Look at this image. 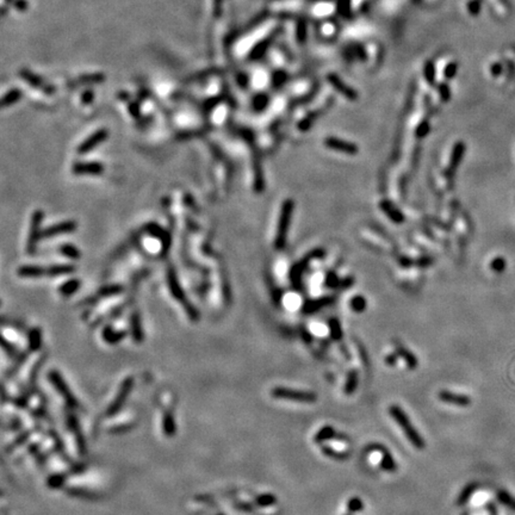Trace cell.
<instances>
[{"label": "cell", "mask_w": 515, "mask_h": 515, "mask_svg": "<svg viewBox=\"0 0 515 515\" xmlns=\"http://www.w3.org/2000/svg\"><path fill=\"white\" fill-rule=\"evenodd\" d=\"M388 413L391 417H393L395 423L397 424V426L401 428V431L403 432L407 440L409 441L416 450L423 451L424 448L426 447V443H425L424 437L420 434V432L416 430V427L414 426L413 423H411L409 416H408L407 413L403 410V408H401L400 405L397 404H393L388 408Z\"/></svg>", "instance_id": "6da1fadb"}, {"label": "cell", "mask_w": 515, "mask_h": 515, "mask_svg": "<svg viewBox=\"0 0 515 515\" xmlns=\"http://www.w3.org/2000/svg\"><path fill=\"white\" fill-rule=\"evenodd\" d=\"M271 396L277 400H288L298 403L314 404L317 401V395L309 390H298L287 387H274L271 390Z\"/></svg>", "instance_id": "7a4b0ae2"}, {"label": "cell", "mask_w": 515, "mask_h": 515, "mask_svg": "<svg viewBox=\"0 0 515 515\" xmlns=\"http://www.w3.org/2000/svg\"><path fill=\"white\" fill-rule=\"evenodd\" d=\"M295 203L292 199H287L283 203V207H282L280 216H279V222H278V229H277V235H275V242L274 247L275 249H283L287 245V238L289 232V227H290L291 223V217L292 212H294Z\"/></svg>", "instance_id": "3957f363"}, {"label": "cell", "mask_w": 515, "mask_h": 515, "mask_svg": "<svg viewBox=\"0 0 515 515\" xmlns=\"http://www.w3.org/2000/svg\"><path fill=\"white\" fill-rule=\"evenodd\" d=\"M134 383H135V381L132 377H127L125 380H123V382L121 383V387H119L115 398L112 400L111 403L109 404V407L106 408V411H105L106 416L112 417L121 411L123 405L125 404L129 395H130V393H131V389H132V387H134Z\"/></svg>", "instance_id": "277c9868"}, {"label": "cell", "mask_w": 515, "mask_h": 515, "mask_svg": "<svg viewBox=\"0 0 515 515\" xmlns=\"http://www.w3.org/2000/svg\"><path fill=\"white\" fill-rule=\"evenodd\" d=\"M48 378H49V381H51V384L60 394V396L64 398L66 404H67L69 408L74 409V408L79 407L78 400H76L74 395H73L71 389H69V387H68V384L66 383L64 377L61 376V373H60L59 371L52 370L48 373Z\"/></svg>", "instance_id": "5b68a950"}, {"label": "cell", "mask_w": 515, "mask_h": 515, "mask_svg": "<svg viewBox=\"0 0 515 515\" xmlns=\"http://www.w3.org/2000/svg\"><path fill=\"white\" fill-rule=\"evenodd\" d=\"M323 255H324L323 249H315V251L310 252V253H309L301 262L296 264L295 266L292 267V270L290 271V280H291L292 287H294L295 289H297V290H301L302 275H303L304 268L308 266V264L313 260V259L322 258Z\"/></svg>", "instance_id": "8992f818"}, {"label": "cell", "mask_w": 515, "mask_h": 515, "mask_svg": "<svg viewBox=\"0 0 515 515\" xmlns=\"http://www.w3.org/2000/svg\"><path fill=\"white\" fill-rule=\"evenodd\" d=\"M43 221V212L41 210H36L31 217V224H30V232H29V240H28V252L29 253H34L36 249V245L39 240V238L42 237L41 231V224Z\"/></svg>", "instance_id": "52a82bcc"}, {"label": "cell", "mask_w": 515, "mask_h": 515, "mask_svg": "<svg viewBox=\"0 0 515 515\" xmlns=\"http://www.w3.org/2000/svg\"><path fill=\"white\" fill-rule=\"evenodd\" d=\"M371 447H372L371 450L378 451L382 454V458L380 461L381 469L385 471V473H390V474L396 473L397 463L395 461L393 454L388 451V448L383 446V445H380V444H372Z\"/></svg>", "instance_id": "ba28073f"}, {"label": "cell", "mask_w": 515, "mask_h": 515, "mask_svg": "<svg viewBox=\"0 0 515 515\" xmlns=\"http://www.w3.org/2000/svg\"><path fill=\"white\" fill-rule=\"evenodd\" d=\"M324 146L330 149H333V151L345 153L348 155H355L359 151L357 145L338 137H327L324 139Z\"/></svg>", "instance_id": "9c48e42d"}, {"label": "cell", "mask_w": 515, "mask_h": 515, "mask_svg": "<svg viewBox=\"0 0 515 515\" xmlns=\"http://www.w3.org/2000/svg\"><path fill=\"white\" fill-rule=\"evenodd\" d=\"M108 138V130L106 129H101V130L93 132V134L85 139L82 144L78 147V153L79 154H86V153L91 152L92 149L98 147L99 145L102 144L103 141Z\"/></svg>", "instance_id": "30bf717a"}, {"label": "cell", "mask_w": 515, "mask_h": 515, "mask_svg": "<svg viewBox=\"0 0 515 515\" xmlns=\"http://www.w3.org/2000/svg\"><path fill=\"white\" fill-rule=\"evenodd\" d=\"M438 398L443 403L458 405V407H467L471 404V398L466 395L452 393L450 390H441L438 394Z\"/></svg>", "instance_id": "8fae6325"}, {"label": "cell", "mask_w": 515, "mask_h": 515, "mask_svg": "<svg viewBox=\"0 0 515 515\" xmlns=\"http://www.w3.org/2000/svg\"><path fill=\"white\" fill-rule=\"evenodd\" d=\"M332 439H338V440H345L348 441V438L346 435L339 434L337 430L333 426H330V425H325V426L321 427L320 430L317 431V433L314 435V443L315 444H324L325 441L332 440Z\"/></svg>", "instance_id": "7c38bea8"}, {"label": "cell", "mask_w": 515, "mask_h": 515, "mask_svg": "<svg viewBox=\"0 0 515 515\" xmlns=\"http://www.w3.org/2000/svg\"><path fill=\"white\" fill-rule=\"evenodd\" d=\"M334 302H335L334 296H324V297L317 298V300L307 301L303 304V307H302V313L305 315L317 313V311H320L322 308L328 307V305L333 304Z\"/></svg>", "instance_id": "4fadbf2b"}, {"label": "cell", "mask_w": 515, "mask_h": 515, "mask_svg": "<svg viewBox=\"0 0 515 515\" xmlns=\"http://www.w3.org/2000/svg\"><path fill=\"white\" fill-rule=\"evenodd\" d=\"M76 229V223L74 221H65L60 222L58 224L52 225V227L46 228L42 232V238H52L56 237V235L61 234H68V232H73Z\"/></svg>", "instance_id": "5bb4252c"}, {"label": "cell", "mask_w": 515, "mask_h": 515, "mask_svg": "<svg viewBox=\"0 0 515 515\" xmlns=\"http://www.w3.org/2000/svg\"><path fill=\"white\" fill-rule=\"evenodd\" d=\"M104 167L99 162H80L73 166V173L78 175H99Z\"/></svg>", "instance_id": "9a60e30c"}, {"label": "cell", "mask_w": 515, "mask_h": 515, "mask_svg": "<svg viewBox=\"0 0 515 515\" xmlns=\"http://www.w3.org/2000/svg\"><path fill=\"white\" fill-rule=\"evenodd\" d=\"M67 423L69 428H71V431L73 432V434H74L75 443L76 446H78L79 452H80V454H85L86 452H87V446H86V440L84 439V435L81 433L80 425H79L78 418L73 416V415H69Z\"/></svg>", "instance_id": "2e32d148"}, {"label": "cell", "mask_w": 515, "mask_h": 515, "mask_svg": "<svg viewBox=\"0 0 515 515\" xmlns=\"http://www.w3.org/2000/svg\"><path fill=\"white\" fill-rule=\"evenodd\" d=\"M464 151H465V147H464L463 142H457L456 146H454L453 151H452L450 166H448V168H447V171H446L447 178L451 179L452 177H453L454 171H456L458 166H459L461 158H463Z\"/></svg>", "instance_id": "e0dca14e"}, {"label": "cell", "mask_w": 515, "mask_h": 515, "mask_svg": "<svg viewBox=\"0 0 515 515\" xmlns=\"http://www.w3.org/2000/svg\"><path fill=\"white\" fill-rule=\"evenodd\" d=\"M380 207L382 209V211H383L391 221L395 222V223H403L404 222V215L395 207L393 203L384 199V201L381 202Z\"/></svg>", "instance_id": "ac0fdd59"}, {"label": "cell", "mask_w": 515, "mask_h": 515, "mask_svg": "<svg viewBox=\"0 0 515 515\" xmlns=\"http://www.w3.org/2000/svg\"><path fill=\"white\" fill-rule=\"evenodd\" d=\"M130 333L132 339H134L137 344H141V342L145 340V333L144 330H142L141 318H139L137 311H134L130 316Z\"/></svg>", "instance_id": "d6986e66"}, {"label": "cell", "mask_w": 515, "mask_h": 515, "mask_svg": "<svg viewBox=\"0 0 515 515\" xmlns=\"http://www.w3.org/2000/svg\"><path fill=\"white\" fill-rule=\"evenodd\" d=\"M125 337H127V333H125V332L115 331L111 325H106L102 333L103 340L109 345L118 344V342H121Z\"/></svg>", "instance_id": "ffe728a7"}, {"label": "cell", "mask_w": 515, "mask_h": 515, "mask_svg": "<svg viewBox=\"0 0 515 515\" xmlns=\"http://www.w3.org/2000/svg\"><path fill=\"white\" fill-rule=\"evenodd\" d=\"M395 352H396L398 357L403 359L405 365H407V367L409 368V370H415V368L417 367L418 365L417 358L413 354V352L407 350V348L402 346V345H396V351Z\"/></svg>", "instance_id": "44dd1931"}, {"label": "cell", "mask_w": 515, "mask_h": 515, "mask_svg": "<svg viewBox=\"0 0 515 515\" xmlns=\"http://www.w3.org/2000/svg\"><path fill=\"white\" fill-rule=\"evenodd\" d=\"M358 384H359V373H358V370H355V368H352V370L348 371L347 377H346V382H345V385H344V393H345V395H347V396H351V395H353L355 393V390H357Z\"/></svg>", "instance_id": "7402d4cb"}, {"label": "cell", "mask_w": 515, "mask_h": 515, "mask_svg": "<svg viewBox=\"0 0 515 515\" xmlns=\"http://www.w3.org/2000/svg\"><path fill=\"white\" fill-rule=\"evenodd\" d=\"M44 274H46V270L36 265H25L18 268V275L22 278H41Z\"/></svg>", "instance_id": "603a6c76"}, {"label": "cell", "mask_w": 515, "mask_h": 515, "mask_svg": "<svg viewBox=\"0 0 515 515\" xmlns=\"http://www.w3.org/2000/svg\"><path fill=\"white\" fill-rule=\"evenodd\" d=\"M168 285H169V290H171L172 295H173V297L175 298V300H178L180 302H185V294H184V291H182V289L179 287L178 279H177V277H175L173 271L168 272Z\"/></svg>", "instance_id": "cb8c5ba5"}, {"label": "cell", "mask_w": 515, "mask_h": 515, "mask_svg": "<svg viewBox=\"0 0 515 515\" xmlns=\"http://www.w3.org/2000/svg\"><path fill=\"white\" fill-rule=\"evenodd\" d=\"M162 430L167 437H173L177 432V424H175L174 415L171 411H166L162 417Z\"/></svg>", "instance_id": "d4e9b609"}, {"label": "cell", "mask_w": 515, "mask_h": 515, "mask_svg": "<svg viewBox=\"0 0 515 515\" xmlns=\"http://www.w3.org/2000/svg\"><path fill=\"white\" fill-rule=\"evenodd\" d=\"M321 452L324 454V456H327L328 458H331V459L339 460V461L347 460L348 457H350V454H348L347 452L338 451V450H335V448H333L332 446H330V445H323V446L321 447Z\"/></svg>", "instance_id": "484cf974"}, {"label": "cell", "mask_w": 515, "mask_h": 515, "mask_svg": "<svg viewBox=\"0 0 515 515\" xmlns=\"http://www.w3.org/2000/svg\"><path fill=\"white\" fill-rule=\"evenodd\" d=\"M29 348L31 352H36L41 348L42 332L39 328H32L29 333Z\"/></svg>", "instance_id": "4316f807"}, {"label": "cell", "mask_w": 515, "mask_h": 515, "mask_svg": "<svg viewBox=\"0 0 515 515\" xmlns=\"http://www.w3.org/2000/svg\"><path fill=\"white\" fill-rule=\"evenodd\" d=\"M328 328H330L331 338L333 339L334 341H340L342 337H344V332H342L340 321H339L337 317L331 318L330 322H328Z\"/></svg>", "instance_id": "83f0119b"}, {"label": "cell", "mask_w": 515, "mask_h": 515, "mask_svg": "<svg viewBox=\"0 0 515 515\" xmlns=\"http://www.w3.org/2000/svg\"><path fill=\"white\" fill-rule=\"evenodd\" d=\"M278 502V498L274 496L273 494H270V493H265V494H260L259 496L255 497L254 500V504L255 506L258 507H271L273 506V504H275Z\"/></svg>", "instance_id": "f1b7e54d"}, {"label": "cell", "mask_w": 515, "mask_h": 515, "mask_svg": "<svg viewBox=\"0 0 515 515\" xmlns=\"http://www.w3.org/2000/svg\"><path fill=\"white\" fill-rule=\"evenodd\" d=\"M477 488L478 487H477L476 483L467 484V486L465 487L464 489L460 491L459 496H458V498H457V504H458V506H464V504L470 500V497L473 496V494L475 493V491H476Z\"/></svg>", "instance_id": "f546056e"}, {"label": "cell", "mask_w": 515, "mask_h": 515, "mask_svg": "<svg viewBox=\"0 0 515 515\" xmlns=\"http://www.w3.org/2000/svg\"><path fill=\"white\" fill-rule=\"evenodd\" d=\"M79 288H80V280H78V279H71V280H67L66 283L61 285L60 292L67 297V296H71L74 294V292L78 291Z\"/></svg>", "instance_id": "4dcf8cb0"}, {"label": "cell", "mask_w": 515, "mask_h": 515, "mask_svg": "<svg viewBox=\"0 0 515 515\" xmlns=\"http://www.w3.org/2000/svg\"><path fill=\"white\" fill-rule=\"evenodd\" d=\"M74 271V267L72 265H53V266L48 267L46 270V274L52 275V277H55V275H61V274H69Z\"/></svg>", "instance_id": "1f68e13d"}, {"label": "cell", "mask_w": 515, "mask_h": 515, "mask_svg": "<svg viewBox=\"0 0 515 515\" xmlns=\"http://www.w3.org/2000/svg\"><path fill=\"white\" fill-rule=\"evenodd\" d=\"M366 300H365V297H363V296L360 295H357L354 296L353 298H351L350 301V308L352 309V310L354 311V313H363V311L366 310Z\"/></svg>", "instance_id": "d6a6232c"}, {"label": "cell", "mask_w": 515, "mask_h": 515, "mask_svg": "<svg viewBox=\"0 0 515 515\" xmlns=\"http://www.w3.org/2000/svg\"><path fill=\"white\" fill-rule=\"evenodd\" d=\"M346 506H347V511L350 514H354V513H357V511H360L364 509V502L361 501V498H359L357 496L351 497L350 500H348Z\"/></svg>", "instance_id": "836d02e7"}, {"label": "cell", "mask_w": 515, "mask_h": 515, "mask_svg": "<svg viewBox=\"0 0 515 515\" xmlns=\"http://www.w3.org/2000/svg\"><path fill=\"white\" fill-rule=\"evenodd\" d=\"M66 481V475L64 474H55L53 476L49 477V480L46 481V484H48L49 488L52 489H58V488H61L64 486Z\"/></svg>", "instance_id": "e575fe53"}, {"label": "cell", "mask_w": 515, "mask_h": 515, "mask_svg": "<svg viewBox=\"0 0 515 515\" xmlns=\"http://www.w3.org/2000/svg\"><path fill=\"white\" fill-rule=\"evenodd\" d=\"M60 252L67 258L71 259L80 258V252H79V249L73 245H62L61 247H60Z\"/></svg>", "instance_id": "d590c367"}, {"label": "cell", "mask_w": 515, "mask_h": 515, "mask_svg": "<svg viewBox=\"0 0 515 515\" xmlns=\"http://www.w3.org/2000/svg\"><path fill=\"white\" fill-rule=\"evenodd\" d=\"M331 80H332V84H333L335 87H337L339 91H340L342 95L345 96V97H347V98H350V99H355V98H357V95H355V92L352 91V89H350V88H347L345 85H342L341 82L339 81L337 78H332Z\"/></svg>", "instance_id": "8d00e7d4"}, {"label": "cell", "mask_w": 515, "mask_h": 515, "mask_svg": "<svg viewBox=\"0 0 515 515\" xmlns=\"http://www.w3.org/2000/svg\"><path fill=\"white\" fill-rule=\"evenodd\" d=\"M19 98H21V92L17 91V89H13V91L9 92L8 95L4 96V98H3V106L11 105L13 103L17 102Z\"/></svg>", "instance_id": "74e56055"}, {"label": "cell", "mask_w": 515, "mask_h": 515, "mask_svg": "<svg viewBox=\"0 0 515 515\" xmlns=\"http://www.w3.org/2000/svg\"><path fill=\"white\" fill-rule=\"evenodd\" d=\"M324 284L325 287L330 289H338L340 287V279L338 278V275L335 274L334 272H330V273L327 274V277H325Z\"/></svg>", "instance_id": "f35d334b"}, {"label": "cell", "mask_w": 515, "mask_h": 515, "mask_svg": "<svg viewBox=\"0 0 515 515\" xmlns=\"http://www.w3.org/2000/svg\"><path fill=\"white\" fill-rule=\"evenodd\" d=\"M497 497L498 500H500V502H502L503 504H506V506L515 509V500H513L507 493H504V491H498Z\"/></svg>", "instance_id": "ab89813d"}, {"label": "cell", "mask_w": 515, "mask_h": 515, "mask_svg": "<svg viewBox=\"0 0 515 515\" xmlns=\"http://www.w3.org/2000/svg\"><path fill=\"white\" fill-rule=\"evenodd\" d=\"M119 292H122V288L119 285H110V287H105L101 290L102 296H114L117 295Z\"/></svg>", "instance_id": "60d3db41"}, {"label": "cell", "mask_w": 515, "mask_h": 515, "mask_svg": "<svg viewBox=\"0 0 515 515\" xmlns=\"http://www.w3.org/2000/svg\"><path fill=\"white\" fill-rule=\"evenodd\" d=\"M2 346H3V348H4V351L6 352V353H8V354L10 355V357H12V358H13V357H17V354H18L17 348H16L15 346H13V345L11 344V342H8V341H6V339H5V338H3V344H2Z\"/></svg>", "instance_id": "b9f144b4"}, {"label": "cell", "mask_w": 515, "mask_h": 515, "mask_svg": "<svg viewBox=\"0 0 515 515\" xmlns=\"http://www.w3.org/2000/svg\"><path fill=\"white\" fill-rule=\"evenodd\" d=\"M315 115H316V114H311V116H309V117L304 118L303 121L300 122V124H298V128H300V130L305 131V130H308V129L310 128L311 125H313L314 119L316 118V116H315Z\"/></svg>", "instance_id": "7bdbcfd3"}, {"label": "cell", "mask_w": 515, "mask_h": 515, "mask_svg": "<svg viewBox=\"0 0 515 515\" xmlns=\"http://www.w3.org/2000/svg\"><path fill=\"white\" fill-rule=\"evenodd\" d=\"M430 130H431L430 123L425 121V122L421 123V124L416 128V136H417V137L423 138V137H425V136L428 134V132H430Z\"/></svg>", "instance_id": "ee69618b"}, {"label": "cell", "mask_w": 515, "mask_h": 515, "mask_svg": "<svg viewBox=\"0 0 515 515\" xmlns=\"http://www.w3.org/2000/svg\"><path fill=\"white\" fill-rule=\"evenodd\" d=\"M267 105V98L265 96H260V97L257 98V101L254 102V108L255 110H262L265 106Z\"/></svg>", "instance_id": "f6af8a7d"}, {"label": "cell", "mask_w": 515, "mask_h": 515, "mask_svg": "<svg viewBox=\"0 0 515 515\" xmlns=\"http://www.w3.org/2000/svg\"><path fill=\"white\" fill-rule=\"evenodd\" d=\"M397 358L398 355L396 352H395V353H389L387 357H385V364H387L388 366H396Z\"/></svg>", "instance_id": "bcb514c9"}, {"label": "cell", "mask_w": 515, "mask_h": 515, "mask_svg": "<svg viewBox=\"0 0 515 515\" xmlns=\"http://www.w3.org/2000/svg\"><path fill=\"white\" fill-rule=\"evenodd\" d=\"M353 283H354V279L351 278V277H348L346 279H344V280H340V287H339V288H340V289H348Z\"/></svg>", "instance_id": "7dc6e473"}, {"label": "cell", "mask_w": 515, "mask_h": 515, "mask_svg": "<svg viewBox=\"0 0 515 515\" xmlns=\"http://www.w3.org/2000/svg\"><path fill=\"white\" fill-rule=\"evenodd\" d=\"M302 337H303V339L307 342H310L311 341V335L310 333L307 330H302Z\"/></svg>", "instance_id": "c3c4849f"}, {"label": "cell", "mask_w": 515, "mask_h": 515, "mask_svg": "<svg viewBox=\"0 0 515 515\" xmlns=\"http://www.w3.org/2000/svg\"><path fill=\"white\" fill-rule=\"evenodd\" d=\"M218 515H224V514H218Z\"/></svg>", "instance_id": "681fc988"}, {"label": "cell", "mask_w": 515, "mask_h": 515, "mask_svg": "<svg viewBox=\"0 0 515 515\" xmlns=\"http://www.w3.org/2000/svg\"><path fill=\"white\" fill-rule=\"evenodd\" d=\"M347 515H350V514H347Z\"/></svg>", "instance_id": "f907efd6"}]
</instances>
